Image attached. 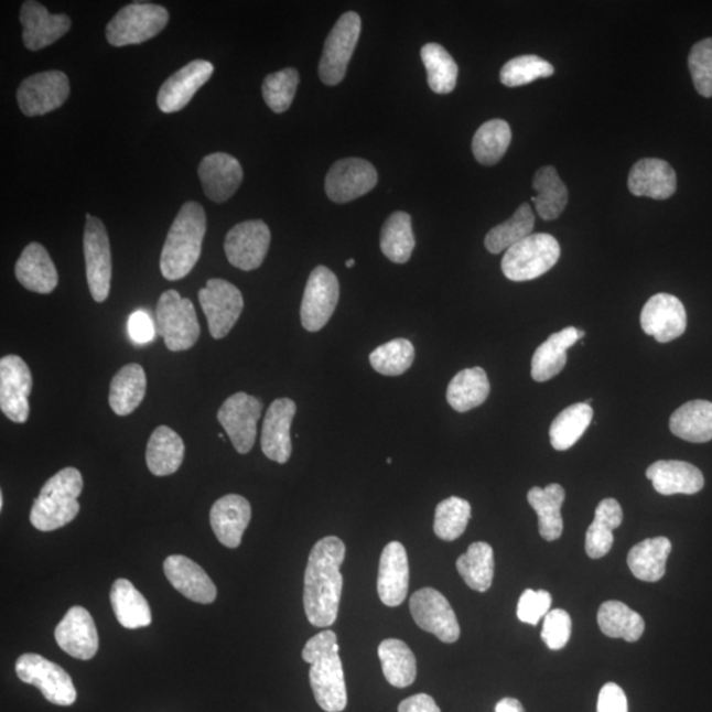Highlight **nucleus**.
Returning <instances> with one entry per match:
<instances>
[{"label": "nucleus", "instance_id": "f257e3e1", "mask_svg": "<svg viewBox=\"0 0 712 712\" xmlns=\"http://www.w3.org/2000/svg\"><path fill=\"white\" fill-rule=\"evenodd\" d=\"M345 557V543L335 536L320 540L309 554L304 576V608L309 623L314 627H331L337 621L344 589L341 567Z\"/></svg>", "mask_w": 712, "mask_h": 712}, {"label": "nucleus", "instance_id": "f03ea898", "mask_svg": "<svg viewBox=\"0 0 712 712\" xmlns=\"http://www.w3.org/2000/svg\"><path fill=\"white\" fill-rule=\"evenodd\" d=\"M302 658L311 664L309 680L319 706L326 712L344 711L347 690L337 635L333 630L315 635L302 649Z\"/></svg>", "mask_w": 712, "mask_h": 712}, {"label": "nucleus", "instance_id": "7ed1b4c3", "mask_svg": "<svg viewBox=\"0 0 712 712\" xmlns=\"http://www.w3.org/2000/svg\"><path fill=\"white\" fill-rule=\"evenodd\" d=\"M205 234L204 207L190 201L181 207L161 251L160 270L166 280L177 281L192 272L203 252Z\"/></svg>", "mask_w": 712, "mask_h": 712}, {"label": "nucleus", "instance_id": "20e7f679", "mask_svg": "<svg viewBox=\"0 0 712 712\" xmlns=\"http://www.w3.org/2000/svg\"><path fill=\"white\" fill-rule=\"evenodd\" d=\"M84 479L77 468L66 467L53 475L33 503L30 520L42 532H52L76 519Z\"/></svg>", "mask_w": 712, "mask_h": 712}, {"label": "nucleus", "instance_id": "39448f33", "mask_svg": "<svg viewBox=\"0 0 712 712\" xmlns=\"http://www.w3.org/2000/svg\"><path fill=\"white\" fill-rule=\"evenodd\" d=\"M560 257L559 240L549 234H532L504 253L501 271L508 280L521 283L552 270Z\"/></svg>", "mask_w": 712, "mask_h": 712}, {"label": "nucleus", "instance_id": "423d86ee", "mask_svg": "<svg viewBox=\"0 0 712 712\" xmlns=\"http://www.w3.org/2000/svg\"><path fill=\"white\" fill-rule=\"evenodd\" d=\"M157 331L164 338L168 350H190L201 334L193 302L181 298L174 289L161 294L157 306Z\"/></svg>", "mask_w": 712, "mask_h": 712}, {"label": "nucleus", "instance_id": "0eeeda50", "mask_svg": "<svg viewBox=\"0 0 712 712\" xmlns=\"http://www.w3.org/2000/svg\"><path fill=\"white\" fill-rule=\"evenodd\" d=\"M170 22L163 6L133 2L118 11L106 26V39L112 46L137 45L159 35Z\"/></svg>", "mask_w": 712, "mask_h": 712}, {"label": "nucleus", "instance_id": "6e6552de", "mask_svg": "<svg viewBox=\"0 0 712 712\" xmlns=\"http://www.w3.org/2000/svg\"><path fill=\"white\" fill-rule=\"evenodd\" d=\"M20 681L42 691L45 700L56 706H72L77 700V690L72 677L60 665L35 654H25L15 664Z\"/></svg>", "mask_w": 712, "mask_h": 712}, {"label": "nucleus", "instance_id": "1a4fd4ad", "mask_svg": "<svg viewBox=\"0 0 712 712\" xmlns=\"http://www.w3.org/2000/svg\"><path fill=\"white\" fill-rule=\"evenodd\" d=\"M362 20L358 13L346 12L335 23L326 39L320 62L322 83L334 86L345 78L348 63L353 57L360 36Z\"/></svg>", "mask_w": 712, "mask_h": 712}, {"label": "nucleus", "instance_id": "9d476101", "mask_svg": "<svg viewBox=\"0 0 712 712\" xmlns=\"http://www.w3.org/2000/svg\"><path fill=\"white\" fill-rule=\"evenodd\" d=\"M84 253L87 285L94 301L104 302L109 298L112 278L110 240L104 222L90 214L86 215Z\"/></svg>", "mask_w": 712, "mask_h": 712}, {"label": "nucleus", "instance_id": "9b49d317", "mask_svg": "<svg viewBox=\"0 0 712 712\" xmlns=\"http://www.w3.org/2000/svg\"><path fill=\"white\" fill-rule=\"evenodd\" d=\"M71 96L69 78L64 72L48 71L25 78L17 98L26 117H40L62 107Z\"/></svg>", "mask_w": 712, "mask_h": 712}, {"label": "nucleus", "instance_id": "f8f14e48", "mask_svg": "<svg viewBox=\"0 0 712 712\" xmlns=\"http://www.w3.org/2000/svg\"><path fill=\"white\" fill-rule=\"evenodd\" d=\"M198 300L214 339L225 338L244 312V295L226 280L211 279L199 289Z\"/></svg>", "mask_w": 712, "mask_h": 712}, {"label": "nucleus", "instance_id": "ddd939ff", "mask_svg": "<svg viewBox=\"0 0 712 712\" xmlns=\"http://www.w3.org/2000/svg\"><path fill=\"white\" fill-rule=\"evenodd\" d=\"M339 281L327 267H315L308 279L301 302V324L315 333L325 327L338 305Z\"/></svg>", "mask_w": 712, "mask_h": 712}, {"label": "nucleus", "instance_id": "4468645a", "mask_svg": "<svg viewBox=\"0 0 712 712\" xmlns=\"http://www.w3.org/2000/svg\"><path fill=\"white\" fill-rule=\"evenodd\" d=\"M263 404L253 396L238 392L228 398L218 411V421L239 454L250 453L258 434Z\"/></svg>", "mask_w": 712, "mask_h": 712}, {"label": "nucleus", "instance_id": "2eb2a0df", "mask_svg": "<svg viewBox=\"0 0 712 712\" xmlns=\"http://www.w3.org/2000/svg\"><path fill=\"white\" fill-rule=\"evenodd\" d=\"M416 624L442 643L453 644L460 639L459 619L449 601L440 591L425 587L416 593L409 602Z\"/></svg>", "mask_w": 712, "mask_h": 712}, {"label": "nucleus", "instance_id": "dca6fc26", "mask_svg": "<svg viewBox=\"0 0 712 712\" xmlns=\"http://www.w3.org/2000/svg\"><path fill=\"white\" fill-rule=\"evenodd\" d=\"M270 245V227L263 220H246L227 233L225 253L231 266L241 271H253L263 265Z\"/></svg>", "mask_w": 712, "mask_h": 712}, {"label": "nucleus", "instance_id": "f3484780", "mask_svg": "<svg viewBox=\"0 0 712 712\" xmlns=\"http://www.w3.org/2000/svg\"><path fill=\"white\" fill-rule=\"evenodd\" d=\"M32 391V374L26 363L18 355L0 359V409L7 419L17 424L29 420Z\"/></svg>", "mask_w": 712, "mask_h": 712}, {"label": "nucleus", "instance_id": "a211bd4d", "mask_svg": "<svg viewBox=\"0 0 712 712\" xmlns=\"http://www.w3.org/2000/svg\"><path fill=\"white\" fill-rule=\"evenodd\" d=\"M378 184V172L367 160L344 159L334 163L325 181L327 197L335 204H346L365 196Z\"/></svg>", "mask_w": 712, "mask_h": 712}, {"label": "nucleus", "instance_id": "6ab92c4d", "mask_svg": "<svg viewBox=\"0 0 712 712\" xmlns=\"http://www.w3.org/2000/svg\"><path fill=\"white\" fill-rule=\"evenodd\" d=\"M640 324L645 334L660 344H669L687 332V309L676 295L658 293L643 308Z\"/></svg>", "mask_w": 712, "mask_h": 712}, {"label": "nucleus", "instance_id": "aec40b11", "mask_svg": "<svg viewBox=\"0 0 712 712\" xmlns=\"http://www.w3.org/2000/svg\"><path fill=\"white\" fill-rule=\"evenodd\" d=\"M23 43L26 50L42 51L71 31L72 22L65 13H51L42 3L26 0L20 10Z\"/></svg>", "mask_w": 712, "mask_h": 712}, {"label": "nucleus", "instance_id": "412c9836", "mask_svg": "<svg viewBox=\"0 0 712 712\" xmlns=\"http://www.w3.org/2000/svg\"><path fill=\"white\" fill-rule=\"evenodd\" d=\"M213 72V64L205 60H194L183 66L161 85L158 94L159 109L165 114L183 110L211 79Z\"/></svg>", "mask_w": 712, "mask_h": 712}, {"label": "nucleus", "instance_id": "4be33fe9", "mask_svg": "<svg viewBox=\"0 0 712 712\" xmlns=\"http://www.w3.org/2000/svg\"><path fill=\"white\" fill-rule=\"evenodd\" d=\"M58 647L77 660H91L99 648L96 623L89 611L74 606L58 623L55 630Z\"/></svg>", "mask_w": 712, "mask_h": 712}, {"label": "nucleus", "instance_id": "5701e85b", "mask_svg": "<svg viewBox=\"0 0 712 712\" xmlns=\"http://www.w3.org/2000/svg\"><path fill=\"white\" fill-rule=\"evenodd\" d=\"M198 176L206 197L222 204L230 199L244 181V170L231 154L212 153L201 161Z\"/></svg>", "mask_w": 712, "mask_h": 712}, {"label": "nucleus", "instance_id": "b1692460", "mask_svg": "<svg viewBox=\"0 0 712 712\" xmlns=\"http://www.w3.org/2000/svg\"><path fill=\"white\" fill-rule=\"evenodd\" d=\"M298 411L291 399L274 400L268 408L261 430V450L268 460L287 463L292 455L291 428Z\"/></svg>", "mask_w": 712, "mask_h": 712}, {"label": "nucleus", "instance_id": "393cba45", "mask_svg": "<svg viewBox=\"0 0 712 712\" xmlns=\"http://www.w3.org/2000/svg\"><path fill=\"white\" fill-rule=\"evenodd\" d=\"M409 589L408 554L402 543L389 542L382 549L378 574V593L380 601L388 607H398L404 603Z\"/></svg>", "mask_w": 712, "mask_h": 712}, {"label": "nucleus", "instance_id": "a878e982", "mask_svg": "<svg viewBox=\"0 0 712 712\" xmlns=\"http://www.w3.org/2000/svg\"><path fill=\"white\" fill-rule=\"evenodd\" d=\"M164 573L172 586L187 600L211 604L217 600V587L198 563L185 555H170L164 561Z\"/></svg>", "mask_w": 712, "mask_h": 712}, {"label": "nucleus", "instance_id": "bb28decb", "mask_svg": "<svg viewBox=\"0 0 712 712\" xmlns=\"http://www.w3.org/2000/svg\"><path fill=\"white\" fill-rule=\"evenodd\" d=\"M251 521V504L244 496L226 495L214 503L211 526L222 546L235 549L241 543L245 530Z\"/></svg>", "mask_w": 712, "mask_h": 712}, {"label": "nucleus", "instance_id": "cd10ccee", "mask_svg": "<svg viewBox=\"0 0 712 712\" xmlns=\"http://www.w3.org/2000/svg\"><path fill=\"white\" fill-rule=\"evenodd\" d=\"M628 190L636 197L668 199L677 191L676 172L661 159H641L629 172Z\"/></svg>", "mask_w": 712, "mask_h": 712}, {"label": "nucleus", "instance_id": "c85d7f7f", "mask_svg": "<svg viewBox=\"0 0 712 712\" xmlns=\"http://www.w3.org/2000/svg\"><path fill=\"white\" fill-rule=\"evenodd\" d=\"M647 478L665 496L694 495L704 486L701 470L682 461H657L648 467Z\"/></svg>", "mask_w": 712, "mask_h": 712}, {"label": "nucleus", "instance_id": "c756f323", "mask_svg": "<svg viewBox=\"0 0 712 712\" xmlns=\"http://www.w3.org/2000/svg\"><path fill=\"white\" fill-rule=\"evenodd\" d=\"M15 277L20 284L31 292L50 294L58 284V273L55 263L44 246L33 244L26 246L15 266Z\"/></svg>", "mask_w": 712, "mask_h": 712}, {"label": "nucleus", "instance_id": "7c9ffc66", "mask_svg": "<svg viewBox=\"0 0 712 712\" xmlns=\"http://www.w3.org/2000/svg\"><path fill=\"white\" fill-rule=\"evenodd\" d=\"M583 337L584 332L578 331L574 326L565 327L563 331L550 335L535 352L532 373H530L533 380L543 382L559 375L567 366L569 348Z\"/></svg>", "mask_w": 712, "mask_h": 712}, {"label": "nucleus", "instance_id": "2f4dec72", "mask_svg": "<svg viewBox=\"0 0 712 712\" xmlns=\"http://www.w3.org/2000/svg\"><path fill=\"white\" fill-rule=\"evenodd\" d=\"M185 445L173 429L159 427L148 441L145 461L150 472L157 476H168L183 465Z\"/></svg>", "mask_w": 712, "mask_h": 712}, {"label": "nucleus", "instance_id": "473e14b6", "mask_svg": "<svg viewBox=\"0 0 712 712\" xmlns=\"http://www.w3.org/2000/svg\"><path fill=\"white\" fill-rule=\"evenodd\" d=\"M110 601L120 626L138 629L148 627L152 623L150 604L129 580L119 578L114 582Z\"/></svg>", "mask_w": 712, "mask_h": 712}, {"label": "nucleus", "instance_id": "72a5a7b5", "mask_svg": "<svg viewBox=\"0 0 712 712\" xmlns=\"http://www.w3.org/2000/svg\"><path fill=\"white\" fill-rule=\"evenodd\" d=\"M489 391L492 386L485 369L466 368L449 382L446 399L454 411L465 413L482 406L487 400Z\"/></svg>", "mask_w": 712, "mask_h": 712}, {"label": "nucleus", "instance_id": "f704fd0d", "mask_svg": "<svg viewBox=\"0 0 712 712\" xmlns=\"http://www.w3.org/2000/svg\"><path fill=\"white\" fill-rule=\"evenodd\" d=\"M565 496V489L559 483H552L546 488L529 489L528 501L539 516V529L543 540L560 539L563 532L561 508Z\"/></svg>", "mask_w": 712, "mask_h": 712}, {"label": "nucleus", "instance_id": "c9c22d12", "mask_svg": "<svg viewBox=\"0 0 712 712\" xmlns=\"http://www.w3.org/2000/svg\"><path fill=\"white\" fill-rule=\"evenodd\" d=\"M147 376L142 366L131 363L114 376L109 402L114 413L129 416L137 411L144 400Z\"/></svg>", "mask_w": 712, "mask_h": 712}, {"label": "nucleus", "instance_id": "e433bc0d", "mask_svg": "<svg viewBox=\"0 0 712 712\" xmlns=\"http://www.w3.org/2000/svg\"><path fill=\"white\" fill-rule=\"evenodd\" d=\"M670 432L678 439L704 443L712 440V402L693 400L671 414Z\"/></svg>", "mask_w": 712, "mask_h": 712}, {"label": "nucleus", "instance_id": "4c0bfd02", "mask_svg": "<svg viewBox=\"0 0 712 712\" xmlns=\"http://www.w3.org/2000/svg\"><path fill=\"white\" fill-rule=\"evenodd\" d=\"M671 542L667 537L644 540L628 553V567L637 580L658 582L667 573Z\"/></svg>", "mask_w": 712, "mask_h": 712}, {"label": "nucleus", "instance_id": "58836bf2", "mask_svg": "<svg viewBox=\"0 0 712 712\" xmlns=\"http://www.w3.org/2000/svg\"><path fill=\"white\" fill-rule=\"evenodd\" d=\"M623 522V509L615 499L597 504L594 521L586 533V553L590 559H602L614 546V530Z\"/></svg>", "mask_w": 712, "mask_h": 712}, {"label": "nucleus", "instance_id": "ea45409f", "mask_svg": "<svg viewBox=\"0 0 712 712\" xmlns=\"http://www.w3.org/2000/svg\"><path fill=\"white\" fill-rule=\"evenodd\" d=\"M378 655L382 675L389 684L399 689L411 687L418 677V661L412 649L404 641L398 639L381 641Z\"/></svg>", "mask_w": 712, "mask_h": 712}, {"label": "nucleus", "instance_id": "a19ab883", "mask_svg": "<svg viewBox=\"0 0 712 712\" xmlns=\"http://www.w3.org/2000/svg\"><path fill=\"white\" fill-rule=\"evenodd\" d=\"M533 190L537 197H532L536 211L543 220H554L560 217L568 205L569 192L552 165L542 166L533 177Z\"/></svg>", "mask_w": 712, "mask_h": 712}, {"label": "nucleus", "instance_id": "79ce46f5", "mask_svg": "<svg viewBox=\"0 0 712 712\" xmlns=\"http://www.w3.org/2000/svg\"><path fill=\"white\" fill-rule=\"evenodd\" d=\"M597 624L602 633L611 639H623L635 643L645 630L641 615L629 608L627 604L617 601L603 603L597 611Z\"/></svg>", "mask_w": 712, "mask_h": 712}, {"label": "nucleus", "instance_id": "37998d69", "mask_svg": "<svg viewBox=\"0 0 712 712\" xmlns=\"http://www.w3.org/2000/svg\"><path fill=\"white\" fill-rule=\"evenodd\" d=\"M456 570L472 590L486 593L493 586L495 573L494 550L487 542H474L456 561Z\"/></svg>", "mask_w": 712, "mask_h": 712}, {"label": "nucleus", "instance_id": "c03bdc74", "mask_svg": "<svg viewBox=\"0 0 712 712\" xmlns=\"http://www.w3.org/2000/svg\"><path fill=\"white\" fill-rule=\"evenodd\" d=\"M416 238L411 215L396 212L386 220L380 234V248L387 259L404 265L412 257Z\"/></svg>", "mask_w": 712, "mask_h": 712}, {"label": "nucleus", "instance_id": "a18cd8bd", "mask_svg": "<svg viewBox=\"0 0 712 712\" xmlns=\"http://www.w3.org/2000/svg\"><path fill=\"white\" fill-rule=\"evenodd\" d=\"M593 408L584 402L570 406L557 416L550 425V443L559 452L573 447L593 421Z\"/></svg>", "mask_w": 712, "mask_h": 712}, {"label": "nucleus", "instance_id": "49530a36", "mask_svg": "<svg viewBox=\"0 0 712 712\" xmlns=\"http://www.w3.org/2000/svg\"><path fill=\"white\" fill-rule=\"evenodd\" d=\"M536 217L529 204H522L513 217L488 231L485 246L492 253H500L532 235Z\"/></svg>", "mask_w": 712, "mask_h": 712}, {"label": "nucleus", "instance_id": "de8ad7c7", "mask_svg": "<svg viewBox=\"0 0 712 712\" xmlns=\"http://www.w3.org/2000/svg\"><path fill=\"white\" fill-rule=\"evenodd\" d=\"M513 140V131L506 120L493 119L482 125L473 139V152L483 165L498 164Z\"/></svg>", "mask_w": 712, "mask_h": 712}, {"label": "nucleus", "instance_id": "09e8293b", "mask_svg": "<svg viewBox=\"0 0 712 712\" xmlns=\"http://www.w3.org/2000/svg\"><path fill=\"white\" fill-rule=\"evenodd\" d=\"M422 63L428 73L430 89L436 94H449L455 89L459 65L442 45L430 43L422 46Z\"/></svg>", "mask_w": 712, "mask_h": 712}, {"label": "nucleus", "instance_id": "8fccbe9b", "mask_svg": "<svg viewBox=\"0 0 712 712\" xmlns=\"http://www.w3.org/2000/svg\"><path fill=\"white\" fill-rule=\"evenodd\" d=\"M472 519V506L459 496L445 499L435 508L434 533L443 541H454L465 533Z\"/></svg>", "mask_w": 712, "mask_h": 712}, {"label": "nucleus", "instance_id": "3c124183", "mask_svg": "<svg viewBox=\"0 0 712 712\" xmlns=\"http://www.w3.org/2000/svg\"><path fill=\"white\" fill-rule=\"evenodd\" d=\"M414 347L408 339L399 338L381 345L369 355L376 373L399 376L408 371L414 362Z\"/></svg>", "mask_w": 712, "mask_h": 712}, {"label": "nucleus", "instance_id": "603ef678", "mask_svg": "<svg viewBox=\"0 0 712 712\" xmlns=\"http://www.w3.org/2000/svg\"><path fill=\"white\" fill-rule=\"evenodd\" d=\"M554 66L539 56L526 55L509 60L500 71V80L508 87H519L539 78L553 76Z\"/></svg>", "mask_w": 712, "mask_h": 712}, {"label": "nucleus", "instance_id": "864d4df0", "mask_svg": "<svg viewBox=\"0 0 712 712\" xmlns=\"http://www.w3.org/2000/svg\"><path fill=\"white\" fill-rule=\"evenodd\" d=\"M300 74L294 68H287L267 76L261 86L266 104L273 112L283 114L291 107Z\"/></svg>", "mask_w": 712, "mask_h": 712}, {"label": "nucleus", "instance_id": "5fc2aeb1", "mask_svg": "<svg viewBox=\"0 0 712 712\" xmlns=\"http://www.w3.org/2000/svg\"><path fill=\"white\" fill-rule=\"evenodd\" d=\"M689 69L695 90L701 96L712 97V37L697 43L689 55Z\"/></svg>", "mask_w": 712, "mask_h": 712}, {"label": "nucleus", "instance_id": "6e6d98bb", "mask_svg": "<svg viewBox=\"0 0 712 712\" xmlns=\"http://www.w3.org/2000/svg\"><path fill=\"white\" fill-rule=\"evenodd\" d=\"M552 607V595L548 591L526 590L517 604V617L520 622L537 626Z\"/></svg>", "mask_w": 712, "mask_h": 712}, {"label": "nucleus", "instance_id": "4d7b16f0", "mask_svg": "<svg viewBox=\"0 0 712 712\" xmlns=\"http://www.w3.org/2000/svg\"><path fill=\"white\" fill-rule=\"evenodd\" d=\"M571 636V617L565 609L549 611L543 621L541 637L548 648L560 650L567 647Z\"/></svg>", "mask_w": 712, "mask_h": 712}, {"label": "nucleus", "instance_id": "13d9d810", "mask_svg": "<svg viewBox=\"0 0 712 712\" xmlns=\"http://www.w3.org/2000/svg\"><path fill=\"white\" fill-rule=\"evenodd\" d=\"M597 712H628L627 695L619 684H604L597 697Z\"/></svg>", "mask_w": 712, "mask_h": 712}, {"label": "nucleus", "instance_id": "bf43d9fd", "mask_svg": "<svg viewBox=\"0 0 712 712\" xmlns=\"http://www.w3.org/2000/svg\"><path fill=\"white\" fill-rule=\"evenodd\" d=\"M130 337L136 344H150L157 337V324L143 311L133 313L129 321Z\"/></svg>", "mask_w": 712, "mask_h": 712}, {"label": "nucleus", "instance_id": "052dcab7", "mask_svg": "<svg viewBox=\"0 0 712 712\" xmlns=\"http://www.w3.org/2000/svg\"><path fill=\"white\" fill-rule=\"evenodd\" d=\"M399 712H441L435 701L428 694H418L407 698L399 706Z\"/></svg>", "mask_w": 712, "mask_h": 712}, {"label": "nucleus", "instance_id": "680f3d73", "mask_svg": "<svg viewBox=\"0 0 712 712\" xmlns=\"http://www.w3.org/2000/svg\"><path fill=\"white\" fill-rule=\"evenodd\" d=\"M495 712H526L520 701L515 700V698H503L498 704H496Z\"/></svg>", "mask_w": 712, "mask_h": 712}, {"label": "nucleus", "instance_id": "e2e57ef3", "mask_svg": "<svg viewBox=\"0 0 712 712\" xmlns=\"http://www.w3.org/2000/svg\"><path fill=\"white\" fill-rule=\"evenodd\" d=\"M354 266H355V260H354V259H348V260L346 261V267H347V268H352V267H354Z\"/></svg>", "mask_w": 712, "mask_h": 712}, {"label": "nucleus", "instance_id": "0e129e2a", "mask_svg": "<svg viewBox=\"0 0 712 712\" xmlns=\"http://www.w3.org/2000/svg\"><path fill=\"white\" fill-rule=\"evenodd\" d=\"M3 504H4V500H3V493H2L0 494V508H3Z\"/></svg>", "mask_w": 712, "mask_h": 712}, {"label": "nucleus", "instance_id": "69168bd1", "mask_svg": "<svg viewBox=\"0 0 712 712\" xmlns=\"http://www.w3.org/2000/svg\"><path fill=\"white\" fill-rule=\"evenodd\" d=\"M591 402H593V399H587L586 401H584V404H589V406H590V404H591Z\"/></svg>", "mask_w": 712, "mask_h": 712}]
</instances>
